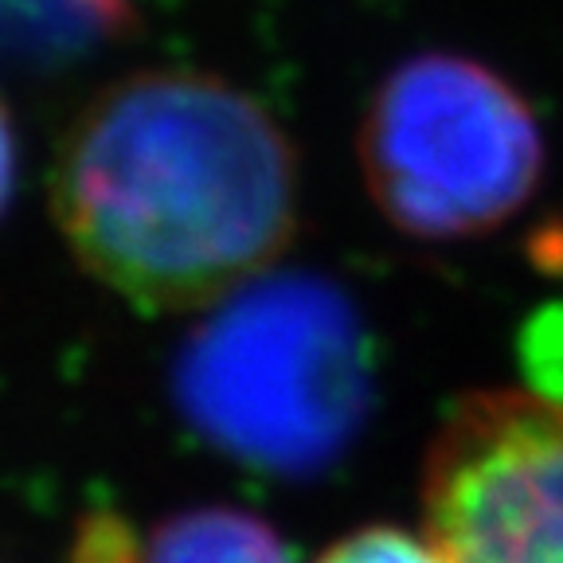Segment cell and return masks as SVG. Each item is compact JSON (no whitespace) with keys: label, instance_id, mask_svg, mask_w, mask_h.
<instances>
[{"label":"cell","instance_id":"obj_1","mask_svg":"<svg viewBox=\"0 0 563 563\" xmlns=\"http://www.w3.org/2000/svg\"><path fill=\"white\" fill-rule=\"evenodd\" d=\"M52 208L106 290L145 313L208 309L298 235V150L258 98L211 70H133L75 114Z\"/></svg>","mask_w":563,"mask_h":563},{"label":"cell","instance_id":"obj_2","mask_svg":"<svg viewBox=\"0 0 563 563\" xmlns=\"http://www.w3.org/2000/svg\"><path fill=\"white\" fill-rule=\"evenodd\" d=\"M372 344L349 294L317 274H263L208 306L173 364L203 442L271 477L336 466L372 407Z\"/></svg>","mask_w":563,"mask_h":563},{"label":"cell","instance_id":"obj_3","mask_svg":"<svg viewBox=\"0 0 563 563\" xmlns=\"http://www.w3.org/2000/svg\"><path fill=\"white\" fill-rule=\"evenodd\" d=\"M356 150L379 216L422 243L505 228L544 176V133L528 98L493 67L450 52L387 70Z\"/></svg>","mask_w":563,"mask_h":563},{"label":"cell","instance_id":"obj_4","mask_svg":"<svg viewBox=\"0 0 563 563\" xmlns=\"http://www.w3.org/2000/svg\"><path fill=\"white\" fill-rule=\"evenodd\" d=\"M422 532L446 563H563V396L462 399L422 466Z\"/></svg>","mask_w":563,"mask_h":563},{"label":"cell","instance_id":"obj_5","mask_svg":"<svg viewBox=\"0 0 563 563\" xmlns=\"http://www.w3.org/2000/svg\"><path fill=\"white\" fill-rule=\"evenodd\" d=\"M145 563H294V555L255 512L196 505L165 517L145 537Z\"/></svg>","mask_w":563,"mask_h":563},{"label":"cell","instance_id":"obj_6","mask_svg":"<svg viewBox=\"0 0 563 563\" xmlns=\"http://www.w3.org/2000/svg\"><path fill=\"white\" fill-rule=\"evenodd\" d=\"M317 563H446L427 532L399 525H368L333 540Z\"/></svg>","mask_w":563,"mask_h":563},{"label":"cell","instance_id":"obj_7","mask_svg":"<svg viewBox=\"0 0 563 563\" xmlns=\"http://www.w3.org/2000/svg\"><path fill=\"white\" fill-rule=\"evenodd\" d=\"M70 563H145V540L118 512H90L75 528Z\"/></svg>","mask_w":563,"mask_h":563},{"label":"cell","instance_id":"obj_8","mask_svg":"<svg viewBox=\"0 0 563 563\" xmlns=\"http://www.w3.org/2000/svg\"><path fill=\"white\" fill-rule=\"evenodd\" d=\"M16 125H12L9 106L0 102V216L9 208L12 200V188H16Z\"/></svg>","mask_w":563,"mask_h":563}]
</instances>
